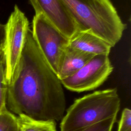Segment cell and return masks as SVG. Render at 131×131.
I'll list each match as a JSON object with an SVG mask.
<instances>
[{
    "label": "cell",
    "instance_id": "5b68a950",
    "mask_svg": "<svg viewBox=\"0 0 131 131\" xmlns=\"http://www.w3.org/2000/svg\"><path fill=\"white\" fill-rule=\"evenodd\" d=\"M29 22L16 5L5 24V39L3 48L7 83L11 79L18 64L26 40Z\"/></svg>",
    "mask_w": 131,
    "mask_h": 131
},
{
    "label": "cell",
    "instance_id": "3957f363",
    "mask_svg": "<svg viewBox=\"0 0 131 131\" xmlns=\"http://www.w3.org/2000/svg\"><path fill=\"white\" fill-rule=\"evenodd\" d=\"M120 99L116 89L97 91L75 100L60 123V131H78L117 116Z\"/></svg>",
    "mask_w": 131,
    "mask_h": 131
},
{
    "label": "cell",
    "instance_id": "8fae6325",
    "mask_svg": "<svg viewBox=\"0 0 131 131\" xmlns=\"http://www.w3.org/2000/svg\"><path fill=\"white\" fill-rule=\"evenodd\" d=\"M0 131H19L17 116L6 107L0 111Z\"/></svg>",
    "mask_w": 131,
    "mask_h": 131
},
{
    "label": "cell",
    "instance_id": "ba28073f",
    "mask_svg": "<svg viewBox=\"0 0 131 131\" xmlns=\"http://www.w3.org/2000/svg\"><path fill=\"white\" fill-rule=\"evenodd\" d=\"M69 46L92 55H108L111 46L93 33L78 30L69 39Z\"/></svg>",
    "mask_w": 131,
    "mask_h": 131
},
{
    "label": "cell",
    "instance_id": "277c9868",
    "mask_svg": "<svg viewBox=\"0 0 131 131\" xmlns=\"http://www.w3.org/2000/svg\"><path fill=\"white\" fill-rule=\"evenodd\" d=\"M33 38L42 56L56 75L60 58L69 39L42 13H35L32 23Z\"/></svg>",
    "mask_w": 131,
    "mask_h": 131
},
{
    "label": "cell",
    "instance_id": "5bb4252c",
    "mask_svg": "<svg viewBox=\"0 0 131 131\" xmlns=\"http://www.w3.org/2000/svg\"><path fill=\"white\" fill-rule=\"evenodd\" d=\"M118 131H131V111L125 108L118 125Z\"/></svg>",
    "mask_w": 131,
    "mask_h": 131
},
{
    "label": "cell",
    "instance_id": "9c48e42d",
    "mask_svg": "<svg viewBox=\"0 0 131 131\" xmlns=\"http://www.w3.org/2000/svg\"><path fill=\"white\" fill-rule=\"evenodd\" d=\"M93 56L68 46L60 58L56 76L61 80L73 75Z\"/></svg>",
    "mask_w": 131,
    "mask_h": 131
},
{
    "label": "cell",
    "instance_id": "8992f818",
    "mask_svg": "<svg viewBox=\"0 0 131 131\" xmlns=\"http://www.w3.org/2000/svg\"><path fill=\"white\" fill-rule=\"evenodd\" d=\"M113 70L108 55H95L75 74L60 81L71 91H91L103 83Z\"/></svg>",
    "mask_w": 131,
    "mask_h": 131
},
{
    "label": "cell",
    "instance_id": "52a82bcc",
    "mask_svg": "<svg viewBox=\"0 0 131 131\" xmlns=\"http://www.w3.org/2000/svg\"><path fill=\"white\" fill-rule=\"evenodd\" d=\"M35 13H42L62 34L70 39L78 28L61 0H29Z\"/></svg>",
    "mask_w": 131,
    "mask_h": 131
},
{
    "label": "cell",
    "instance_id": "7a4b0ae2",
    "mask_svg": "<svg viewBox=\"0 0 131 131\" xmlns=\"http://www.w3.org/2000/svg\"><path fill=\"white\" fill-rule=\"evenodd\" d=\"M77 26L89 31L112 47L120 40L126 25L110 0H61Z\"/></svg>",
    "mask_w": 131,
    "mask_h": 131
},
{
    "label": "cell",
    "instance_id": "9a60e30c",
    "mask_svg": "<svg viewBox=\"0 0 131 131\" xmlns=\"http://www.w3.org/2000/svg\"><path fill=\"white\" fill-rule=\"evenodd\" d=\"M5 39V25L0 24V50H3Z\"/></svg>",
    "mask_w": 131,
    "mask_h": 131
},
{
    "label": "cell",
    "instance_id": "6da1fadb",
    "mask_svg": "<svg viewBox=\"0 0 131 131\" xmlns=\"http://www.w3.org/2000/svg\"><path fill=\"white\" fill-rule=\"evenodd\" d=\"M62 85L29 29L18 64L7 82L6 108L17 115L59 121L63 117L66 106Z\"/></svg>",
    "mask_w": 131,
    "mask_h": 131
},
{
    "label": "cell",
    "instance_id": "7c38bea8",
    "mask_svg": "<svg viewBox=\"0 0 131 131\" xmlns=\"http://www.w3.org/2000/svg\"><path fill=\"white\" fill-rule=\"evenodd\" d=\"M7 83L6 78V67L3 50H0V111L6 108V96Z\"/></svg>",
    "mask_w": 131,
    "mask_h": 131
},
{
    "label": "cell",
    "instance_id": "4fadbf2b",
    "mask_svg": "<svg viewBox=\"0 0 131 131\" xmlns=\"http://www.w3.org/2000/svg\"><path fill=\"white\" fill-rule=\"evenodd\" d=\"M116 117H113L98 122L78 131H112L113 125L116 122Z\"/></svg>",
    "mask_w": 131,
    "mask_h": 131
},
{
    "label": "cell",
    "instance_id": "30bf717a",
    "mask_svg": "<svg viewBox=\"0 0 131 131\" xmlns=\"http://www.w3.org/2000/svg\"><path fill=\"white\" fill-rule=\"evenodd\" d=\"M17 118L19 131H57L54 120H37L23 114Z\"/></svg>",
    "mask_w": 131,
    "mask_h": 131
}]
</instances>
